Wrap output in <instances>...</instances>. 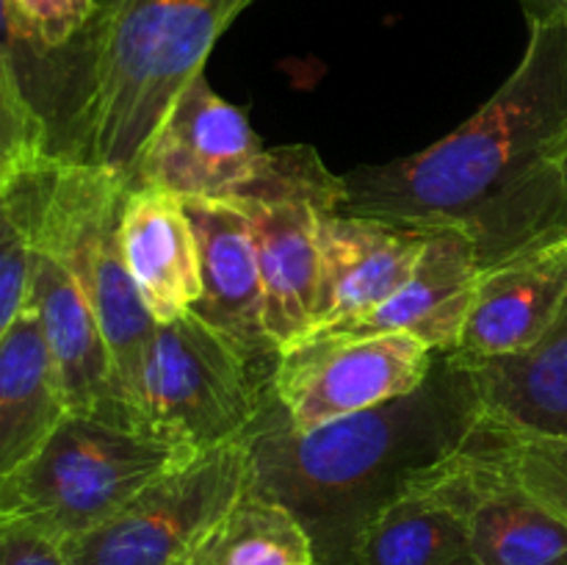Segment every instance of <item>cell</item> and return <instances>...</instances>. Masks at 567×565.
Returning <instances> with one entry per match:
<instances>
[{"mask_svg":"<svg viewBox=\"0 0 567 565\" xmlns=\"http://www.w3.org/2000/svg\"><path fill=\"white\" fill-rule=\"evenodd\" d=\"M567 22H529L524 59L468 122L404 158L341 175L338 210L460 227L482 269L567 238Z\"/></svg>","mask_w":567,"mask_h":565,"instance_id":"1","label":"cell"},{"mask_svg":"<svg viewBox=\"0 0 567 565\" xmlns=\"http://www.w3.org/2000/svg\"><path fill=\"white\" fill-rule=\"evenodd\" d=\"M480 424L474 374L457 352L435 355L408 397L310 432L291 430L266 391L247 435V493L297 515L313 543V565H354L371 521L457 454Z\"/></svg>","mask_w":567,"mask_h":565,"instance_id":"2","label":"cell"},{"mask_svg":"<svg viewBox=\"0 0 567 565\" xmlns=\"http://www.w3.org/2000/svg\"><path fill=\"white\" fill-rule=\"evenodd\" d=\"M252 0H97L72 42L75 97L53 155L131 183L144 144Z\"/></svg>","mask_w":567,"mask_h":565,"instance_id":"3","label":"cell"},{"mask_svg":"<svg viewBox=\"0 0 567 565\" xmlns=\"http://www.w3.org/2000/svg\"><path fill=\"white\" fill-rule=\"evenodd\" d=\"M197 458L150 432L66 413L20 469L0 476V524H22L55 543L94 530L166 471Z\"/></svg>","mask_w":567,"mask_h":565,"instance_id":"4","label":"cell"},{"mask_svg":"<svg viewBox=\"0 0 567 565\" xmlns=\"http://www.w3.org/2000/svg\"><path fill=\"white\" fill-rule=\"evenodd\" d=\"M269 374L194 310L155 321L133 388V427L194 454L247 441Z\"/></svg>","mask_w":567,"mask_h":565,"instance_id":"5","label":"cell"},{"mask_svg":"<svg viewBox=\"0 0 567 565\" xmlns=\"http://www.w3.org/2000/svg\"><path fill=\"white\" fill-rule=\"evenodd\" d=\"M131 183L103 166L53 155L39 242L70 269L109 343L133 424V388L155 319L127 271L120 242L122 203Z\"/></svg>","mask_w":567,"mask_h":565,"instance_id":"6","label":"cell"},{"mask_svg":"<svg viewBox=\"0 0 567 565\" xmlns=\"http://www.w3.org/2000/svg\"><path fill=\"white\" fill-rule=\"evenodd\" d=\"M341 175H332L308 144L271 150L269 172L244 197L230 199L249 222L260 282L264 321L280 352L308 336L321 286L319 216L338 210Z\"/></svg>","mask_w":567,"mask_h":565,"instance_id":"7","label":"cell"},{"mask_svg":"<svg viewBox=\"0 0 567 565\" xmlns=\"http://www.w3.org/2000/svg\"><path fill=\"white\" fill-rule=\"evenodd\" d=\"M247 485V441L227 443L166 471L120 513L59 546L70 565H188Z\"/></svg>","mask_w":567,"mask_h":565,"instance_id":"8","label":"cell"},{"mask_svg":"<svg viewBox=\"0 0 567 565\" xmlns=\"http://www.w3.org/2000/svg\"><path fill=\"white\" fill-rule=\"evenodd\" d=\"M432 363L435 352L404 332H321L277 352L269 391L288 427L310 432L408 397L426 380Z\"/></svg>","mask_w":567,"mask_h":565,"instance_id":"9","label":"cell"},{"mask_svg":"<svg viewBox=\"0 0 567 565\" xmlns=\"http://www.w3.org/2000/svg\"><path fill=\"white\" fill-rule=\"evenodd\" d=\"M513 435L487 424L426 485L457 510L480 565H567V524L513 469Z\"/></svg>","mask_w":567,"mask_h":565,"instance_id":"10","label":"cell"},{"mask_svg":"<svg viewBox=\"0 0 567 565\" xmlns=\"http://www.w3.org/2000/svg\"><path fill=\"white\" fill-rule=\"evenodd\" d=\"M271 150L252 125L203 75L175 97L131 172V186L158 188L177 199L244 197L269 172Z\"/></svg>","mask_w":567,"mask_h":565,"instance_id":"11","label":"cell"},{"mask_svg":"<svg viewBox=\"0 0 567 565\" xmlns=\"http://www.w3.org/2000/svg\"><path fill=\"white\" fill-rule=\"evenodd\" d=\"M426 230L371 216L324 210L319 216L321 286L308 336L330 332L391 299L413 275Z\"/></svg>","mask_w":567,"mask_h":565,"instance_id":"12","label":"cell"},{"mask_svg":"<svg viewBox=\"0 0 567 565\" xmlns=\"http://www.w3.org/2000/svg\"><path fill=\"white\" fill-rule=\"evenodd\" d=\"M28 305L39 316L70 413L133 427L97 316L70 269L42 242L37 244Z\"/></svg>","mask_w":567,"mask_h":565,"instance_id":"13","label":"cell"},{"mask_svg":"<svg viewBox=\"0 0 567 565\" xmlns=\"http://www.w3.org/2000/svg\"><path fill=\"white\" fill-rule=\"evenodd\" d=\"M199 247L203 297L194 314L230 338L255 366L271 371L277 349L266 336L264 282L249 222L233 203L183 199Z\"/></svg>","mask_w":567,"mask_h":565,"instance_id":"14","label":"cell"},{"mask_svg":"<svg viewBox=\"0 0 567 565\" xmlns=\"http://www.w3.org/2000/svg\"><path fill=\"white\" fill-rule=\"evenodd\" d=\"M480 275L482 266L474 242L460 227H430L424 253L410 280L380 308L330 332H404L419 338L435 355L454 352L474 305Z\"/></svg>","mask_w":567,"mask_h":565,"instance_id":"15","label":"cell"},{"mask_svg":"<svg viewBox=\"0 0 567 565\" xmlns=\"http://www.w3.org/2000/svg\"><path fill=\"white\" fill-rule=\"evenodd\" d=\"M567 302V238L482 269L460 347L463 358L509 355L535 343Z\"/></svg>","mask_w":567,"mask_h":565,"instance_id":"16","label":"cell"},{"mask_svg":"<svg viewBox=\"0 0 567 565\" xmlns=\"http://www.w3.org/2000/svg\"><path fill=\"white\" fill-rule=\"evenodd\" d=\"M465 363L487 424L518 441H567V302L526 349Z\"/></svg>","mask_w":567,"mask_h":565,"instance_id":"17","label":"cell"},{"mask_svg":"<svg viewBox=\"0 0 567 565\" xmlns=\"http://www.w3.org/2000/svg\"><path fill=\"white\" fill-rule=\"evenodd\" d=\"M120 242L127 271L155 321H172L194 310L203 297V275L197 236L183 199L158 188L127 186Z\"/></svg>","mask_w":567,"mask_h":565,"instance_id":"18","label":"cell"},{"mask_svg":"<svg viewBox=\"0 0 567 565\" xmlns=\"http://www.w3.org/2000/svg\"><path fill=\"white\" fill-rule=\"evenodd\" d=\"M66 413L39 316L25 305L0 338V476L37 454Z\"/></svg>","mask_w":567,"mask_h":565,"instance_id":"19","label":"cell"},{"mask_svg":"<svg viewBox=\"0 0 567 565\" xmlns=\"http://www.w3.org/2000/svg\"><path fill=\"white\" fill-rule=\"evenodd\" d=\"M354 565H480L463 518L426 482L382 510Z\"/></svg>","mask_w":567,"mask_h":565,"instance_id":"20","label":"cell"},{"mask_svg":"<svg viewBox=\"0 0 567 565\" xmlns=\"http://www.w3.org/2000/svg\"><path fill=\"white\" fill-rule=\"evenodd\" d=\"M188 565H313V543L282 504L244 493Z\"/></svg>","mask_w":567,"mask_h":565,"instance_id":"21","label":"cell"},{"mask_svg":"<svg viewBox=\"0 0 567 565\" xmlns=\"http://www.w3.org/2000/svg\"><path fill=\"white\" fill-rule=\"evenodd\" d=\"M50 172L53 155H44L0 188V338L14 325L31 294Z\"/></svg>","mask_w":567,"mask_h":565,"instance_id":"22","label":"cell"},{"mask_svg":"<svg viewBox=\"0 0 567 565\" xmlns=\"http://www.w3.org/2000/svg\"><path fill=\"white\" fill-rule=\"evenodd\" d=\"M53 155L50 127L28 97L14 61L0 50V170L20 172Z\"/></svg>","mask_w":567,"mask_h":565,"instance_id":"23","label":"cell"},{"mask_svg":"<svg viewBox=\"0 0 567 565\" xmlns=\"http://www.w3.org/2000/svg\"><path fill=\"white\" fill-rule=\"evenodd\" d=\"M22 42L42 55L70 48L92 20L97 0H9Z\"/></svg>","mask_w":567,"mask_h":565,"instance_id":"24","label":"cell"},{"mask_svg":"<svg viewBox=\"0 0 567 565\" xmlns=\"http://www.w3.org/2000/svg\"><path fill=\"white\" fill-rule=\"evenodd\" d=\"M509 458L518 480L567 524V441L513 438Z\"/></svg>","mask_w":567,"mask_h":565,"instance_id":"25","label":"cell"},{"mask_svg":"<svg viewBox=\"0 0 567 565\" xmlns=\"http://www.w3.org/2000/svg\"><path fill=\"white\" fill-rule=\"evenodd\" d=\"M0 565H70L59 543L22 524H0Z\"/></svg>","mask_w":567,"mask_h":565,"instance_id":"26","label":"cell"},{"mask_svg":"<svg viewBox=\"0 0 567 565\" xmlns=\"http://www.w3.org/2000/svg\"><path fill=\"white\" fill-rule=\"evenodd\" d=\"M529 22H567V0H518Z\"/></svg>","mask_w":567,"mask_h":565,"instance_id":"27","label":"cell"},{"mask_svg":"<svg viewBox=\"0 0 567 565\" xmlns=\"http://www.w3.org/2000/svg\"><path fill=\"white\" fill-rule=\"evenodd\" d=\"M14 175H17V172H6V170H0V188H3L6 183H9L11 177H14Z\"/></svg>","mask_w":567,"mask_h":565,"instance_id":"28","label":"cell"},{"mask_svg":"<svg viewBox=\"0 0 567 565\" xmlns=\"http://www.w3.org/2000/svg\"><path fill=\"white\" fill-rule=\"evenodd\" d=\"M563 172H565V183H567V153H565V161H563Z\"/></svg>","mask_w":567,"mask_h":565,"instance_id":"29","label":"cell"}]
</instances>
